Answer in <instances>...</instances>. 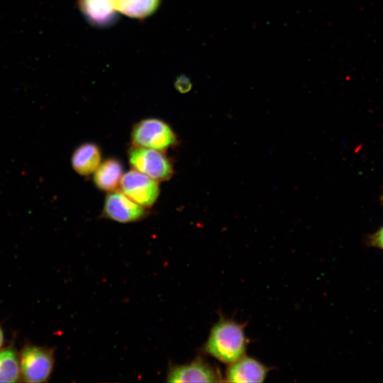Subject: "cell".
I'll use <instances>...</instances> for the list:
<instances>
[{
	"label": "cell",
	"instance_id": "cell-6",
	"mask_svg": "<svg viewBox=\"0 0 383 383\" xmlns=\"http://www.w3.org/2000/svg\"><path fill=\"white\" fill-rule=\"evenodd\" d=\"M103 213L113 221L129 223L142 218L145 210L122 192L112 191L106 197Z\"/></svg>",
	"mask_w": 383,
	"mask_h": 383
},
{
	"label": "cell",
	"instance_id": "cell-15",
	"mask_svg": "<svg viewBox=\"0 0 383 383\" xmlns=\"http://www.w3.org/2000/svg\"><path fill=\"white\" fill-rule=\"evenodd\" d=\"M3 340H4V336H3V333H2V331L0 328V348L1 347L2 344H3Z\"/></svg>",
	"mask_w": 383,
	"mask_h": 383
},
{
	"label": "cell",
	"instance_id": "cell-9",
	"mask_svg": "<svg viewBox=\"0 0 383 383\" xmlns=\"http://www.w3.org/2000/svg\"><path fill=\"white\" fill-rule=\"evenodd\" d=\"M99 147L92 143L79 146L73 152L71 162L74 170L79 174L87 176L95 172L101 162Z\"/></svg>",
	"mask_w": 383,
	"mask_h": 383
},
{
	"label": "cell",
	"instance_id": "cell-8",
	"mask_svg": "<svg viewBox=\"0 0 383 383\" xmlns=\"http://www.w3.org/2000/svg\"><path fill=\"white\" fill-rule=\"evenodd\" d=\"M229 365L226 372L228 382H262L270 370L257 360L246 356Z\"/></svg>",
	"mask_w": 383,
	"mask_h": 383
},
{
	"label": "cell",
	"instance_id": "cell-4",
	"mask_svg": "<svg viewBox=\"0 0 383 383\" xmlns=\"http://www.w3.org/2000/svg\"><path fill=\"white\" fill-rule=\"evenodd\" d=\"M120 186L123 193L143 207L151 206L160 193L157 180L135 170L123 174Z\"/></svg>",
	"mask_w": 383,
	"mask_h": 383
},
{
	"label": "cell",
	"instance_id": "cell-13",
	"mask_svg": "<svg viewBox=\"0 0 383 383\" xmlns=\"http://www.w3.org/2000/svg\"><path fill=\"white\" fill-rule=\"evenodd\" d=\"M20 376V363L13 350L0 351V382H16Z\"/></svg>",
	"mask_w": 383,
	"mask_h": 383
},
{
	"label": "cell",
	"instance_id": "cell-3",
	"mask_svg": "<svg viewBox=\"0 0 383 383\" xmlns=\"http://www.w3.org/2000/svg\"><path fill=\"white\" fill-rule=\"evenodd\" d=\"M131 166L157 181L170 179L173 174L169 159L160 150L135 146L128 152Z\"/></svg>",
	"mask_w": 383,
	"mask_h": 383
},
{
	"label": "cell",
	"instance_id": "cell-7",
	"mask_svg": "<svg viewBox=\"0 0 383 383\" xmlns=\"http://www.w3.org/2000/svg\"><path fill=\"white\" fill-rule=\"evenodd\" d=\"M168 382H221L219 372L209 362L199 357L192 362L172 367L167 374Z\"/></svg>",
	"mask_w": 383,
	"mask_h": 383
},
{
	"label": "cell",
	"instance_id": "cell-1",
	"mask_svg": "<svg viewBox=\"0 0 383 383\" xmlns=\"http://www.w3.org/2000/svg\"><path fill=\"white\" fill-rule=\"evenodd\" d=\"M244 327L221 316L211 330L204 352L226 364L238 360L245 355L248 343Z\"/></svg>",
	"mask_w": 383,
	"mask_h": 383
},
{
	"label": "cell",
	"instance_id": "cell-14",
	"mask_svg": "<svg viewBox=\"0 0 383 383\" xmlns=\"http://www.w3.org/2000/svg\"><path fill=\"white\" fill-rule=\"evenodd\" d=\"M369 245L383 250V226L368 238Z\"/></svg>",
	"mask_w": 383,
	"mask_h": 383
},
{
	"label": "cell",
	"instance_id": "cell-10",
	"mask_svg": "<svg viewBox=\"0 0 383 383\" xmlns=\"http://www.w3.org/2000/svg\"><path fill=\"white\" fill-rule=\"evenodd\" d=\"M123 176L121 163L114 158L105 160L94 172V182L101 190L114 191L121 182Z\"/></svg>",
	"mask_w": 383,
	"mask_h": 383
},
{
	"label": "cell",
	"instance_id": "cell-12",
	"mask_svg": "<svg viewBox=\"0 0 383 383\" xmlns=\"http://www.w3.org/2000/svg\"><path fill=\"white\" fill-rule=\"evenodd\" d=\"M160 0H115L117 11L133 18H141L153 13Z\"/></svg>",
	"mask_w": 383,
	"mask_h": 383
},
{
	"label": "cell",
	"instance_id": "cell-2",
	"mask_svg": "<svg viewBox=\"0 0 383 383\" xmlns=\"http://www.w3.org/2000/svg\"><path fill=\"white\" fill-rule=\"evenodd\" d=\"M131 138L136 146L158 150L167 149L177 143L170 126L157 118H147L136 123L132 130Z\"/></svg>",
	"mask_w": 383,
	"mask_h": 383
},
{
	"label": "cell",
	"instance_id": "cell-5",
	"mask_svg": "<svg viewBox=\"0 0 383 383\" xmlns=\"http://www.w3.org/2000/svg\"><path fill=\"white\" fill-rule=\"evenodd\" d=\"M19 363L24 381L43 382L51 373L53 357L49 351L43 348L28 346L22 351Z\"/></svg>",
	"mask_w": 383,
	"mask_h": 383
},
{
	"label": "cell",
	"instance_id": "cell-11",
	"mask_svg": "<svg viewBox=\"0 0 383 383\" xmlns=\"http://www.w3.org/2000/svg\"><path fill=\"white\" fill-rule=\"evenodd\" d=\"M81 10L91 22L104 25L116 14L115 0H79Z\"/></svg>",
	"mask_w": 383,
	"mask_h": 383
}]
</instances>
